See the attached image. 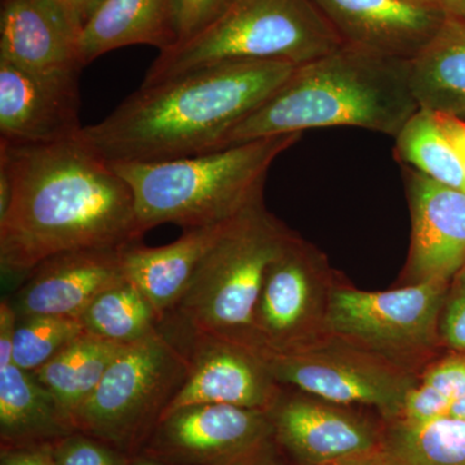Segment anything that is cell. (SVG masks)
<instances>
[{
	"label": "cell",
	"instance_id": "cell-3",
	"mask_svg": "<svg viewBox=\"0 0 465 465\" xmlns=\"http://www.w3.org/2000/svg\"><path fill=\"white\" fill-rule=\"evenodd\" d=\"M410 61L342 45L296 67L277 91L225 137L228 146L323 127H356L396 137L418 112Z\"/></svg>",
	"mask_w": 465,
	"mask_h": 465
},
{
	"label": "cell",
	"instance_id": "cell-11",
	"mask_svg": "<svg viewBox=\"0 0 465 465\" xmlns=\"http://www.w3.org/2000/svg\"><path fill=\"white\" fill-rule=\"evenodd\" d=\"M150 458L179 465H268L274 440L271 412L232 405H195L162 419Z\"/></svg>",
	"mask_w": 465,
	"mask_h": 465
},
{
	"label": "cell",
	"instance_id": "cell-4",
	"mask_svg": "<svg viewBox=\"0 0 465 465\" xmlns=\"http://www.w3.org/2000/svg\"><path fill=\"white\" fill-rule=\"evenodd\" d=\"M302 134H278L216 152L113 167L130 186L142 234L162 224L188 229L229 222L264 198L275 159Z\"/></svg>",
	"mask_w": 465,
	"mask_h": 465
},
{
	"label": "cell",
	"instance_id": "cell-19",
	"mask_svg": "<svg viewBox=\"0 0 465 465\" xmlns=\"http://www.w3.org/2000/svg\"><path fill=\"white\" fill-rule=\"evenodd\" d=\"M232 220L188 229L179 240L166 246L143 247L137 243L122 250L125 278L149 300L161 322L176 307L195 272Z\"/></svg>",
	"mask_w": 465,
	"mask_h": 465
},
{
	"label": "cell",
	"instance_id": "cell-28",
	"mask_svg": "<svg viewBox=\"0 0 465 465\" xmlns=\"http://www.w3.org/2000/svg\"><path fill=\"white\" fill-rule=\"evenodd\" d=\"M84 332V323L79 318H18L12 362L25 371H36Z\"/></svg>",
	"mask_w": 465,
	"mask_h": 465
},
{
	"label": "cell",
	"instance_id": "cell-25",
	"mask_svg": "<svg viewBox=\"0 0 465 465\" xmlns=\"http://www.w3.org/2000/svg\"><path fill=\"white\" fill-rule=\"evenodd\" d=\"M79 320L85 332L124 347L146 341L161 330L157 312L127 278L104 291Z\"/></svg>",
	"mask_w": 465,
	"mask_h": 465
},
{
	"label": "cell",
	"instance_id": "cell-18",
	"mask_svg": "<svg viewBox=\"0 0 465 465\" xmlns=\"http://www.w3.org/2000/svg\"><path fill=\"white\" fill-rule=\"evenodd\" d=\"M79 35L52 0H2L0 60L45 74H79Z\"/></svg>",
	"mask_w": 465,
	"mask_h": 465
},
{
	"label": "cell",
	"instance_id": "cell-2",
	"mask_svg": "<svg viewBox=\"0 0 465 465\" xmlns=\"http://www.w3.org/2000/svg\"><path fill=\"white\" fill-rule=\"evenodd\" d=\"M282 61H238L142 85L81 136L109 163H146L222 149L225 137L292 75Z\"/></svg>",
	"mask_w": 465,
	"mask_h": 465
},
{
	"label": "cell",
	"instance_id": "cell-27",
	"mask_svg": "<svg viewBox=\"0 0 465 465\" xmlns=\"http://www.w3.org/2000/svg\"><path fill=\"white\" fill-rule=\"evenodd\" d=\"M464 394L465 354L454 353L425 367L396 420L421 423L448 418Z\"/></svg>",
	"mask_w": 465,
	"mask_h": 465
},
{
	"label": "cell",
	"instance_id": "cell-33",
	"mask_svg": "<svg viewBox=\"0 0 465 465\" xmlns=\"http://www.w3.org/2000/svg\"><path fill=\"white\" fill-rule=\"evenodd\" d=\"M18 317L14 305L9 300H3L0 304V369L12 365L15 335Z\"/></svg>",
	"mask_w": 465,
	"mask_h": 465
},
{
	"label": "cell",
	"instance_id": "cell-34",
	"mask_svg": "<svg viewBox=\"0 0 465 465\" xmlns=\"http://www.w3.org/2000/svg\"><path fill=\"white\" fill-rule=\"evenodd\" d=\"M79 34L99 9L104 0H52Z\"/></svg>",
	"mask_w": 465,
	"mask_h": 465
},
{
	"label": "cell",
	"instance_id": "cell-24",
	"mask_svg": "<svg viewBox=\"0 0 465 465\" xmlns=\"http://www.w3.org/2000/svg\"><path fill=\"white\" fill-rule=\"evenodd\" d=\"M381 450L387 465H465V423L451 418L388 421Z\"/></svg>",
	"mask_w": 465,
	"mask_h": 465
},
{
	"label": "cell",
	"instance_id": "cell-21",
	"mask_svg": "<svg viewBox=\"0 0 465 465\" xmlns=\"http://www.w3.org/2000/svg\"><path fill=\"white\" fill-rule=\"evenodd\" d=\"M74 432L57 401L33 372L14 363L0 369L2 449L54 445Z\"/></svg>",
	"mask_w": 465,
	"mask_h": 465
},
{
	"label": "cell",
	"instance_id": "cell-29",
	"mask_svg": "<svg viewBox=\"0 0 465 465\" xmlns=\"http://www.w3.org/2000/svg\"><path fill=\"white\" fill-rule=\"evenodd\" d=\"M54 465H128L124 452L74 432L54 445Z\"/></svg>",
	"mask_w": 465,
	"mask_h": 465
},
{
	"label": "cell",
	"instance_id": "cell-14",
	"mask_svg": "<svg viewBox=\"0 0 465 465\" xmlns=\"http://www.w3.org/2000/svg\"><path fill=\"white\" fill-rule=\"evenodd\" d=\"M274 440L300 465H333L378 451L382 428L349 407L302 393L272 410Z\"/></svg>",
	"mask_w": 465,
	"mask_h": 465
},
{
	"label": "cell",
	"instance_id": "cell-1",
	"mask_svg": "<svg viewBox=\"0 0 465 465\" xmlns=\"http://www.w3.org/2000/svg\"><path fill=\"white\" fill-rule=\"evenodd\" d=\"M134 195L112 163L82 139L0 142V265L29 275L45 260L139 243Z\"/></svg>",
	"mask_w": 465,
	"mask_h": 465
},
{
	"label": "cell",
	"instance_id": "cell-39",
	"mask_svg": "<svg viewBox=\"0 0 465 465\" xmlns=\"http://www.w3.org/2000/svg\"><path fill=\"white\" fill-rule=\"evenodd\" d=\"M131 465H167V464L162 463V461L157 460V459L145 458V459H139V460L134 461V463H133Z\"/></svg>",
	"mask_w": 465,
	"mask_h": 465
},
{
	"label": "cell",
	"instance_id": "cell-36",
	"mask_svg": "<svg viewBox=\"0 0 465 465\" xmlns=\"http://www.w3.org/2000/svg\"><path fill=\"white\" fill-rule=\"evenodd\" d=\"M436 3L448 16L465 21V0H436Z\"/></svg>",
	"mask_w": 465,
	"mask_h": 465
},
{
	"label": "cell",
	"instance_id": "cell-9",
	"mask_svg": "<svg viewBox=\"0 0 465 465\" xmlns=\"http://www.w3.org/2000/svg\"><path fill=\"white\" fill-rule=\"evenodd\" d=\"M260 354L281 385L339 406L372 407L384 423L399 418L419 378L331 333L284 353Z\"/></svg>",
	"mask_w": 465,
	"mask_h": 465
},
{
	"label": "cell",
	"instance_id": "cell-20",
	"mask_svg": "<svg viewBox=\"0 0 465 465\" xmlns=\"http://www.w3.org/2000/svg\"><path fill=\"white\" fill-rule=\"evenodd\" d=\"M179 42L173 0H104L79 35L82 66L127 45L167 50Z\"/></svg>",
	"mask_w": 465,
	"mask_h": 465
},
{
	"label": "cell",
	"instance_id": "cell-40",
	"mask_svg": "<svg viewBox=\"0 0 465 465\" xmlns=\"http://www.w3.org/2000/svg\"><path fill=\"white\" fill-rule=\"evenodd\" d=\"M411 2L423 3V5H436V7H439V5H437L436 0H411Z\"/></svg>",
	"mask_w": 465,
	"mask_h": 465
},
{
	"label": "cell",
	"instance_id": "cell-23",
	"mask_svg": "<svg viewBox=\"0 0 465 465\" xmlns=\"http://www.w3.org/2000/svg\"><path fill=\"white\" fill-rule=\"evenodd\" d=\"M124 348L84 332L33 374L51 391L72 424L76 410L90 399Z\"/></svg>",
	"mask_w": 465,
	"mask_h": 465
},
{
	"label": "cell",
	"instance_id": "cell-41",
	"mask_svg": "<svg viewBox=\"0 0 465 465\" xmlns=\"http://www.w3.org/2000/svg\"><path fill=\"white\" fill-rule=\"evenodd\" d=\"M268 465H272V464H268Z\"/></svg>",
	"mask_w": 465,
	"mask_h": 465
},
{
	"label": "cell",
	"instance_id": "cell-15",
	"mask_svg": "<svg viewBox=\"0 0 465 465\" xmlns=\"http://www.w3.org/2000/svg\"><path fill=\"white\" fill-rule=\"evenodd\" d=\"M411 213L407 283H451L465 266V192L405 166Z\"/></svg>",
	"mask_w": 465,
	"mask_h": 465
},
{
	"label": "cell",
	"instance_id": "cell-12",
	"mask_svg": "<svg viewBox=\"0 0 465 465\" xmlns=\"http://www.w3.org/2000/svg\"><path fill=\"white\" fill-rule=\"evenodd\" d=\"M189 374L161 419L195 405H232L272 412L283 396L256 349L228 339H192Z\"/></svg>",
	"mask_w": 465,
	"mask_h": 465
},
{
	"label": "cell",
	"instance_id": "cell-16",
	"mask_svg": "<svg viewBox=\"0 0 465 465\" xmlns=\"http://www.w3.org/2000/svg\"><path fill=\"white\" fill-rule=\"evenodd\" d=\"M342 45L394 60L412 61L448 15L411 0H314Z\"/></svg>",
	"mask_w": 465,
	"mask_h": 465
},
{
	"label": "cell",
	"instance_id": "cell-7",
	"mask_svg": "<svg viewBox=\"0 0 465 465\" xmlns=\"http://www.w3.org/2000/svg\"><path fill=\"white\" fill-rule=\"evenodd\" d=\"M189 374V358L166 333L128 345L72 418L75 432L130 452L154 432Z\"/></svg>",
	"mask_w": 465,
	"mask_h": 465
},
{
	"label": "cell",
	"instance_id": "cell-6",
	"mask_svg": "<svg viewBox=\"0 0 465 465\" xmlns=\"http://www.w3.org/2000/svg\"><path fill=\"white\" fill-rule=\"evenodd\" d=\"M292 232L266 210L264 198L251 204L232 220L166 317L173 314L191 341L247 345L266 272Z\"/></svg>",
	"mask_w": 465,
	"mask_h": 465
},
{
	"label": "cell",
	"instance_id": "cell-38",
	"mask_svg": "<svg viewBox=\"0 0 465 465\" xmlns=\"http://www.w3.org/2000/svg\"><path fill=\"white\" fill-rule=\"evenodd\" d=\"M448 418L455 419V420L464 421L465 423V394L454 406L450 409Z\"/></svg>",
	"mask_w": 465,
	"mask_h": 465
},
{
	"label": "cell",
	"instance_id": "cell-10",
	"mask_svg": "<svg viewBox=\"0 0 465 465\" xmlns=\"http://www.w3.org/2000/svg\"><path fill=\"white\" fill-rule=\"evenodd\" d=\"M335 283L322 253L292 232L266 272L247 345L284 353L322 338Z\"/></svg>",
	"mask_w": 465,
	"mask_h": 465
},
{
	"label": "cell",
	"instance_id": "cell-31",
	"mask_svg": "<svg viewBox=\"0 0 465 465\" xmlns=\"http://www.w3.org/2000/svg\"><path fill=\"white\" fill-rule=\"evenodd\" d=\"M226 2L228 0H173L179 42L200 32L222 11Z\"/></svg>",
	"mask_w": 465,
	"mask_h": 465
},
{
	"label": "cell",
	"instance_id": "cell-26",
	"mask_svg": "<svg viewBox=\"0 0 465 465\" xmlns=\"http://www.w3.org/2000/svg\"><path fill=\"white\" fill-rule=\"evenodd\" d=\"M394 139L396 157L405 166H411L434 182L465 192L460 161L434 113L419 108Z\"/></svg>",
	"mask_w": 465,
	"mask_h": 465
},
{
	"label": "cell",
	"instance_id": "cell-8",
	"mask_svg": "<svg viewBox=\"0 0 465 465\" xmlns=\"http://www.w3.org/2000/svg\"><path fill=\"white\" fill-rule=\"evenodd\" d=\"M449 286L430 281L370 292L336 282L326 331L420 375L440 342V312Z\"/></svg>",
	"mask_w": 465,
	"mask_h": 465
},
{
	"label": "cell",
	"instance_id": "cell-37",
	"mask_svg": "<svg viewBox=\"0 0 465 465\" xmlns=\"http://www.w3.org/2000/svg\"><path fill=\"white\" fill-rule=\"evenodd\" d=\"M333 465H387L384 457H382L381 450L371 452V454L363 455V457L349 459V460L341 461Z\"/></svg>",
	"mask_w": 465,
	"mask_h": 465
},
{
	"label": "cell",
	"instance_id": "cell-30",
	"mask_svg": "<svg viewBox=\"0 0 465 465\" xmlns=\"http://www.w3.org/2000/svg\"><path fill=\"white\" fill-rule=\"evenodd\" d=\"M440 342L465 354V266L450 283L440 318Z\"/></svg>",
	"mask_w": 465,
	"mask_h": 465
},
{
	"label": "cell",
	"instance_id": "cell-35",
	"mask_svg": "<svg viewBox=\"0 0 465 465\" xmlns=\"http://www.w3.org/2000/svg\"><path fill=\"white\" fill-rule=\"evenodd\" d=\"M436 116L443 133H445L450 143L457 153L465 176V121L446 114H436Z\"/></svg>",
	"mask_w": 465,
	"mask_h": 465
},
{
	"label": "cell",
	"instance_id": "cell-13",
	"mask_svg": "<svg viewBox=\"0 0 465 465\" xmlns=\"http://www.w3.org/2000/svg\"><path fill=\"white\" fill-rule=\"evenodd\" d=\"M78 73L45 74L0 60V142L50 143L78 136Z\"/></svg>",
	"mask_w": 465,
	"mask_h": 465
},
{
	"label": "cell",
	"instance_id": "cell-17",
	"mask_svg": "<svg viewBox=\"0 0 465 465\" xmlns=\"http://www.w3.org/2000/svg\"><path fill=\"white\" fill-rule=\"evenodd\" d=\"M15 296L17 317L79 318L104 291L125 278L122 250H82L45 260Z\"/></svg>",
	"mask_w": 465,
	"mask_h": 465
},
{
	"label": "cell",
	"instance_id": "cell-5",
	"mask_svg": "<svg viewBox=\"0 0 465 465\" xmlns=\"http://www.w3.org/2000/svg\"><path fill=\"white\" fill-rule=\"evenodd\" d=\"M342 45L314 0H228L200 32L159 52L142 85L238 61L304 65Z\"/></svg>",
	"mask_w": 465,
	"mask_h": 465
},
{
	"label": "cell",
	"instance_id": "cell-32",
	"mask_svg": "<svg viewBox=\"0 0 465 465\" xmlns=\"http://www.w3.org/2000/svg\"><path fill=\"white\" fill-rule=\"evenodd\" d=\"M54 445L2 449L0 465H54Z\"/></svg>",
	"mask_w": 465,
	"mask_h": 465
},
{
	"label": "cell",
	"instance_id": "cell-22",
	"mask_svg": "<svg viewBox=\"0 0 465 465\" xmlns=\"http://www.w3.org/2000/svg\"><path fill=\"white\" fill-rule=\"evenodd\" d=\"M419 108L465 121V21L446 16L423 52L410 61Z\"/></svg>",
	"mask_w": 465,
	"mask_h": 465
}]
</instances>
